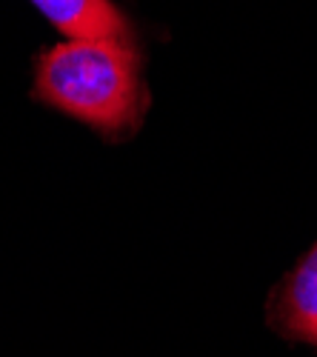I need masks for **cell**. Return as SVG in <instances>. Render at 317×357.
<instances>
[{"instance_id":"obj_1","label":"cell","mask_w":317,"mask_h":357,"mask_svg":"<svg viewBox=\"0 0 317 357\" xmlns=\"http://www.w3.org/2000/svg\"><path fill=\"white\" fill-rule=\"evenodd\" d=\"M35 98L106 137L134 132L146 112L134 40L54 43L35 63Z\"/></svg>"},{"instance_id":"obj_2","label":"cell","mask_w":317,"mask_h":357,"mask_svg":"<svg viewBox=\"0 0 317 357\" xmlns=\"http://www.w3.org/2000/svg\"><path fill=\"white\" fill-rule=\"evenodd\" d=\"M272 323L286 337L317 346V243L275 291Z\"/></svg>"},{"instance_id":"obj_3","label":"cell","mask_w":317,"mask_h":357,"mask_svg":"<svg viewBox=\"0 0 317 357\" xmlns=\"http://www.w3.org/2000/svg\"><path fill=\"white\" fill-rule=\"evenodd\" d=\"M32 3L69 40L77 38L134 40L129 17L111 0H32Z\"/></svg>"}]
</instances>
